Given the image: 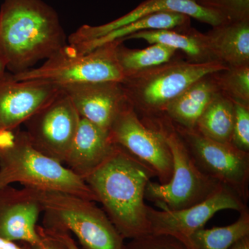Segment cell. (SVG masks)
Here are the masks:
<instances>
[{
    "instance_id": "18",
    "label": "cell",
    "mask_w": 249,
    "mask_h": 249,
    "mask_svg": "<svg viewBox=\"0 0 249 249\" xmlns=\"http://www.w3.org/2000/svg\"><path fill=\"white\" fill-rule=\"evenodd\" d=\"M212 74L193 83L168 105L164 114L174 124L185 129H196L205 109L219 93Z\"/></svg>"
},
{
    "instance_id": "9",
    "label": "cell",
    "mask_w": 249,
    "mask_h": 249,
    "mask_svg": "<svg viewBox=\"0 0 249 249\" xmlns=\"http://www.w3.org/2000/svg\"><path fill=\"white\" fill-rule=\"evenodd\" d=\"M80 119L71 99L61 89L24 124L31 142L37 150L65 164Z\"/></svg>"
},
{
    "instance_id": "22",
    "label": "cell",
    "mask_w": 249,
    "mask_h": 249,
    "mask_svg": "<svg viewBox=\"0 0 249 249\" xmlns=\"http://www.w3.org/2000/svg\"><path fill=\"white\" fill-rule=\"evenodd\" d=\"M177 53L175 49L160 44H152L142 49H129L121 44L116 50L124 78L171 61Z\"/></svg>"
},
{
    "instance_id": "26",
    "label": "cell",
    "mask_w": 249,
    "mask_h": 249,
    "mask_svg": "<svg viewBox=\"0 0 249 249\" xmlns=\"http://www.w3.org/2000/svg\"><path fill=\"white\" fill-rule=\"evenodd\" d=\"M235 118L231 144L241 151L249 153V106L233 102Z\"/></svg>"
},
{
    "instance_id": "27",
    "label": "cell",
    "mask_w": 249,
    "mask_h": 249,
    "mask_svg": "<svg viewBox=\"0 0 249 249\" xmlns=\"http://www.w3.org/2000/svg\"><path fill=\"white\" fill-rule=\"evenodd\" d=\"M125 249H188L179 241L170 236L148 235L133 239Z\"/></svg>"
},
{
    "instance_id": "29",
    "label": "cell",
    "mask_w": 249,
    "mask_h": 249,
    "mask_svg": "<svg viewBox=\"0 0 249 249\" xmlns=\"http://www.w3.org/2000/svg\"><path fill=\"white\" fill-rule=\"evenodd\" d=\"M47 230L52 232L63 244L67 249H79L78 246L75 243L74 241L72 240L71 237L67 233L68 232L62 231L50 230V229H47Z\"/></svg>"
},
{
    "instance_id": "32",
    "label": "cell",
    "mask_w": 249,
    "mask_h": 249,
    "mask_svg": "<svg viewBox=\"0 0 249 249\" xmlns=\"http://www.w3.org/2000/svg\"><path fill=\"white\" fill-rule=\"evenodd\" d=\"M7 65L8 63L6 58L0 53V79L2 78L6 75V73H7V72H6Z\"/></svg>"
},
{
    "instance_id": "15",
    "label": "cell",
    "mask_w": 249,
    "mask_h": 249,
    "mask_svg": "<svg viewBox=\"0 0 249 249\" xmlns=\"http://www.w3.org/2000/svg\"><path fill=\"white\" fill-rule=\"evenodd\" d=\"M40 213L39 203L24 188L0 187V237L31 246L40 243L36 224Z\"/></svg>"
},
{
    "instance_id": "23",
    "label": "cell",
    "mask_w": 249,
    "mask_h": 249,
    "mask_svg": "<svg viewBox=\"0 0 249 249\" xmlns=\"http://www.w3.org/2000/svg\"><path fill=\"white\" fill-rule=\"evenodd\" d=\"M240 213L238 219L231 225L198 230L191 237L189 249H231L236 242L249 235V209Z\"/></svg>"
},
{
    "instance_id": "14",
    "label": "cell",
    "mask_w": 249,
    "mask_h": 249,
    "mask_svg": "<svg viewBox=\"0 0 249 249\" xmlns=\"http://www.w3.org/2000/svg\"><path fill=\"white\" fill-rule=\"evenodd\" d=\"M164 11L186 15L212 27L227 22L216 13L201 7L194 0H146L128 14L107 24L82 26L70 35L68 43L73 45L89 42L148 15Z\"/></svg>"
},
{
    "instance_id": "16",
    "label": "cell",
    "mask_w": 249,
    "mask_h": 249,
    "mask_svg": "<svg viewBox=\"0 0 249 249\" xmlns=\"http://www.w3.org/2000/svg\"><path fill=\"white\" fill-rule=\"evenodd\" d=\"M109 130L80 117L65 164L82 179L96 169L114 150Z\"/></svg>"
},
{
    "instance_id": "7",
    "label": "cell",
    "mask_w": 249,
    "mask_h": 249,
    "mask_svg": "<svg viewBox=\"0 0 249 249\" xmlns=\"http://www.w3.org/2000/svg\"><path fill=\"white\" fill-rule=\"evenodd\" d=\"M124 42L114 41L86 53L75 52L67 45L47 59L42 66L14 74L19 81H40L62 87L67 85L122 82L124 77L116 50Z\"/></svg>"
},
{
    "instance_id": "20",
    "label": "cell",
    "mask_w": 249,
    "mask_h": 249,
    "mask_svg": "<svg viewBox=\"0 0 249 249\" xmlns=\"http://www.w3.org/2000/svg\"><path fill=\"white\" fill-rule=\"evenodd\" d=\"M191 18L178 13L168 11L156 13L140 18L95 40L78 45H69L71 46L75 52L80 53H86L114 41L121 40L124 42L127 37L136 33L143 31L174 29L189 27L191 26Z\"/></svg>"
},
{
    "instance_id": "19",
    "label": "cell",
    "mask_w": 249,
    "mask_h": 249,
    "mask_svg": "<svg viewBox=\"0 0 249 249\" xmlns=\"http://www.w3.org/2000/svg\"><path fill=\"white\" fill-rule=\"evenodd\" d=\"M206 34L217 61L229 67L249 65V19L222 23Z\"/></svg>"
},
{
    "instance_id": "28",
    "label": "cell",
    "mask_w": 249,
    "mask_h": 249,
    "mask_svg": "<svg viewBox=\"0 0 249 249\" xmlns=\"http://www.w3.org/2000/svg\"><path fill=\"white\" fill-rule=\"evenodd\" d=\"M37 231L41 236L40 243L31 246L32 249H67L63 244L47 229L42 230L37 227Z\"/></svg>"
},
{
    "instance_id": "12",
    "label": "cell",
    "mask_w": 249,
    "mask_h": 249,
    "mask_svg": "<svg viewBox=\"0 0 249 249\" xmlns=\"http://www.w3.org/2000/svg\"><path fill=\"white\" fill-rule=\"evenodd\" d=\"M60 87L40 81H19L13 73L0 79V131L14 130L60 92Z\"/></svg>"
},
{
    "instance_id": "1",
    "label": "cell",
    "mask_w": 249,
    "mask_h": 249,
    "mask_svg": "<svg viewBox=\"0 0 249 249\" xmlns=\"http://www.w3.org/2000/svg\"><path fill=\"white\" fill-rule=\"evenodd\" d=\"M153 177L148 167L115 143L110 155L84 181L123 237L133 240L150 234L144 199Z\"/></svg>"
},
{
    "instance_id": "25",
    "label": "cell",
    "mask_w": 249,
    "mask_h": 249,
    "mask_svg": "<svg viewBox=\"0 0 249 249\" xmlns=\"http://www.w3.org/2000/svg\"><path fill=\"white\" fill-rule=\"evenodd\" d=\"M201 6L216 13L227 22L249 19V0H194Z\"/></svg>"
},
{
    "instance_id": "24",
    "label": "cell",
    "mask_w": 249,
    "mask_h": 249,
    "mask_svg": "<svg viewBox=\"0 0 249 249\" xmlns=\"http://www.w3.org/2000/svg\"><path fill=\"white\" fill-rule=\"evenodd\" d=\"M212 75L220 93L232 102L249 106V65L229 67Z\"/></svg>"
},
{
    "instance_id": "11",
    "label": "cell",
    "mask_w": 249,
    "mask_h": 249,
    "mask_svg": "<svg viewBox=\"0 0 249 249\" xmlns=\"http://www.w3.org/2000/svg\"><path fill=\"white\" fill-rule=\"evenodd\" d=\"M114 143L125 149L153 172L165 184L173 175V157L163 137L141 121L129 102L116 116L109 129Z\"/></svg>"
},
{
    "instance_id": "21",
    "label": "cell",
    "mask_w": 249,
    "mask_h": 249,
    "mask_svg": "<svg viewBox=\"0 0 249 249\" xmlns=\"http://www.w3.org/2000/svg\"><path fill=\"white\" fill-rule=\"evenodd\" d=\"M234 118L233 102L219 92L205 109L195 129L211 140L231 143Z\"/></svg>"
},
{
    "instance_id": "8",
    "label": "cell",
    "mask_w": 249,
    "mask_h": 249,
    "mask_svg": "<svg viewBox=\"0 0 249 249\" xmlns=\"http://www.w3.org/2000/svg\"><path fill=\"white\" fill-rule=\"evenodd\" d=\"M174 124L201 173L231 189L247 204L249 153L241 151L231 143L211 140L196 129Z\"/></svg>"
},
{
    "instance_id": "10",
    "label": "cell",
    "mask_w": 249,
    "mask_h": 249,
    "mask_svg": "<svg viewBox=\"0 0 249 249\" xmlns=\"http://www.w3.org/2000/svg\"><path fill=\"white\" fill-rule=\"evenodd\" d=\"M248 209L235 192L222 185L207 199L186 209L169 211L147 208L150 234L174 237L189 249L193 234L204 228L214 214L224 210L239 213Z\"/></svg>"
},
{
    "instance_id": "6",
    "label": "cell",
    "mask_w": 249,
    "mask_h": 249,
    "mask_svg": "<svg viewBox=\"0 0 249 249\" xmlns=\"http://www.w3.org/2000/svg\"><path fill=\"white\" fill-rule=\"evenodd\" d=\"M228 67L219 61L195 63L174 59L125 77L121 85L139 117L160 115L193 83Z\"/></svg>"
},
{
    "instance_id": "13",
    "label": "cell",
    "mask_w": 249,
    "mask_h": 249,
    "mask_svg": "<svg viewBox=\"0 0 249 249\" xmlns=\"http://www.w3.org/2000/svg\"><path fill=\"white\" fill-rule=\"evenodd\" d=\"M60 88L71 99L80 117L106 130L129 102L121 82L84 83Z\"/></svg>"
},
{
    "instance_id": "2",
    "label": "cell",
    "mask_w": 249,
    "mask_h": 249,
    "mask_svg": "<svg viewBox=\"0 0 249 249\" xmlns=\"http://www.w3.org/2000/svg\"><path fill=\"white\" fill-rule=\"evenodd\" d=\"M67 45L58 14L42 0H4L0 53L13 74L27 71Z\"/></svg>"
},
{
    "instance_id": "30",
    "label": "cell",
    "mask_w": 249,
    "mask_h": 249,
    "mask_svg": "<svg viewBox=\"0 0 249 249\" xmlns=\"http://www.w3.org/2000/svg\"><path fill=\"white\" fill-rule=\"evenodd\" d=\"M0 249H24L16 245L13 241L0 237Z\"/></svg>"
},
{
    "instance_id": "4",
    "label": "cell",
    "mask_w": 249,
    "mask_h": 249,
    "mask_svg": "<svg viewBox=\"0 0 249 249\" xmlns=\"http://www.w3.org/2000/svg\"><path fill=\"white\" fill-rule=\"evenodd\" d=\"M23 188L39 203L46 229L71 231L86 249H125L123 236L93 201L65 192Z\"/></svg>"
},
{
    "instance_id": "5",
    "label": "cell",
    "mask_w": 249,
    "mask_h": 249,
    "mask_svg": "<svg viewBox=\"0 0 249 249\" xmlns=\"http://www.w3.org/2000/svg\"><path fill=\"white\" fill-rule=\"evenodd\" d=\"M19 183L23 187L65 192L97 201L84 180L62 163L37 150L25 130L14 129V138L0 147V187Z\"/></svg>"
},
{
    "instance_id": "31",
    "label": "cell",
    "mask_w": 249,
    "mask_h": 249,
    "mask_svg": "<svg viewBox=\"0 0 249 249\" xmlns=\"http://www.w3.org/2000/svg\"><path fill=\"white\" fill-rule=\"evenodd\" d=\"M231 249H249V235L236 242Z\"/></svg>"
},
{
    "instance_id": "17",
    "label": "cell",
    "mask_w": 249,
    "mask_h": 249,
    "mask_svg": "<svg viewBox=\"0 0 249 249\" xmlns=\"http://www.w3.org/2000/svg\"><path fill=\"white\" fill-rule=\"evenodd\" d=\"M138 39L147 43L160 44L183 52L188 61L195 63H204L217 61L214 58L206 34L199 32L189 27L174 29L148 30L136 33L126 40Z\"/></svg>"
},
{
    "instance_id": "3",
    "label": "cell",
    "mask_w": 249,
    "mask_h": 249,
    "mask_svg": "<svg viewBox=\"0 0 249 249\" xmlns=\"http://www.w3.org/2000/svg\"><path fill=\"white\" fill-rule=\"evenodd\" d=\"M139 118L163 137L173 157L170 181L165 184L150 181L145 188V199L155 203L160 210L177 211L205 200L222 186L197 168L182 137L165 114Z\"/></svg>"
}]
</instances>
